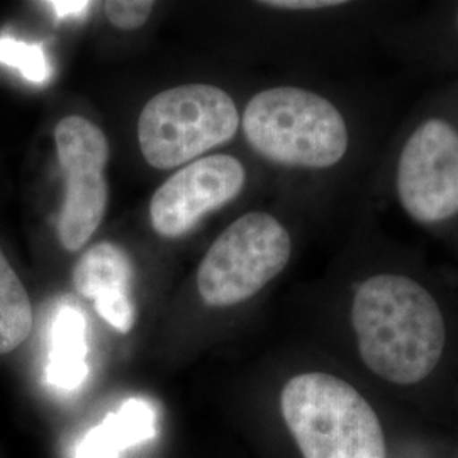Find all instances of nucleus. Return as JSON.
<instances>
[{"label":"nucleus","instance_id":"423d86ee","mask_svg":"<svg viewBox=\"0 0 458 458\" xmlns=\"http://www.w3.org/2000/svg\"><path fill=\"white\" fill-rule=\"evenodd\" d=\"M55 141L66 183L56 231L66 251H79L98 231L107 208L109 143L104 131L82 115L64 117Z\"/></svg>","mask_w":458,"mask_h":458},{"label":"nucleus","instance_id":"ddd939ff","mask_svg":"<svg viewBox=\"0 0 458 458\" xmlns=\"http://www.w3.org/2000/svg\"><path fill=\"white\" fill-rule=\"evenodd\" d=\"M0 62L5 65L14 66L31 82L45 83L48 81V62L39 47H31L9 36H2Z\"/></svg>","mask_w":458,"mask_h":458},{"label":"nucleus","instance_id":"6e6552de","mask_svg":"<svg viewBox=\"0 0 458 458\" xmlns=\"http://www.w3.org/2000/svg\"><path fill=\"white\" fill-rule=\"evenodd\" d=\"M245 168L234 157L197 158L175 172L149 202L153 229L165 238H181L206 214L226 206L243 191Z\"/></svg>","mask_w":458,"mask_h":458},{"label":"nucleus","instance_id":"0eeeda50","mask_svg":"<svg viewBox=\"0 0 458 458\" xmlns=\"http://www.w3.org/2000/svg\"><path fill=\"white\" fill-rule=\"evenodd\" d=\"M397 194L411 217L423 225L458 214V131L443 119L420 124L403 148Z\"/></svg>","mask_w":458,"mask_h":458},{"label":"nucleus","instance_id":"f8f14e48","mask_svg":"<svg viewBox=\"0 0 458 458\" xmlns=\"http://www.w3.org/2000/svg\"><path fill=\"white\" fill-rule=\"evenodd\" d=\"M33 329V304L0 250V355L14 352Z\"/></svg>","mask_w":458,"mask_h":458},{"label":"nucleus","instance_id":"7ed1b4c3","mask_svg":"<svg viewBox=\"0 0 458 458\" xmlns=\"http://www.w3.org/2000/svg\"><path fill=\"white\" fill-rule=\"evenodd\" d=\"M251 148L270 162L327 168L348 149L344 115L327 98L297 87H276L251 98L243 114Z\"/></svg>","mask_w":458,"mask_h":458},{"label":"nucleus","instance_id":"f257e3e1","mask_svg":"<svg viewBox=\"0 0 458 458\" xmlns=\"http://www.w3.org/2000/svg\"><path fill=\"white\" fill-rule=\"evenodd\" d=\"M352 323L361 360L384 380L418 384L440 363L442 310L412 278L380 274L365 280L353 297Z\"/></svg>","mask_w":458,"mask_h":458},{"label":"nucleus","instance_id":"4468645a","mask_svg":"<svg viewBox=\"0 0 458 458\" xmlns=\"http://www.w3.org/2000/svg\"><path fill=\"white\" fill-rule=\"evenodd\" d=\"M155 2L151 0H109L104 2V13L117 30H140L151 16Z\"/></svg>","mask_w":458,"mask_h":458},{"label":"nucleus","instance_id":"dca6fc26","mask_svg":"<svg viewBox=\"0 0 458 458\" xmlns=\"http://www.w3.org/2000/svg\"><path fill=\"white\" fill-rule=\"evenodd\" d=\"M49 9L58 17L79 16L87 13L94 2L87 0H55V2H47Z\"/></svg>","mask_w":458,"mask_h":458},{"label":"nucleus","instance_id":"9d476101","mask_svg":"<svg viewBox=\"0 0 458 458\" xmlns=\"http://www.w3.org/2000/svg\"><path fill=\"white\" fill-rule=\"evenodd\" d=\"M155 435L153 406L143 399H130L83 437L77 446V458H117L123 450L151 440Z\"/></svg>","mask_w":458,"mask_h":458},{"label":"nucleus","instance_id":"39448f33","mask_svg":"<svg viewBox=\"0 0 458 458\" xmlns=\"http://www.w3.org/2000/svg\"><path fill=\"white\" fill-rule=\"evenodd\" d=\"M287 229L270 214L236 219L209 248L197 272V289L213 308H229L259 294L291 260Z\"/></svg>","mask_w":458,"mask_h":458},{"label":"nucleus","instance_id":"f03ea898","mask_svg":"<svg viewBox=\"0 0 458 458\" xmlns=\"http://www.w3.org/2000/svg\"><path fill=\"white\" fill-rule=\"evenodd\" d=\"M280 410L304 458H387L376 411L340 377H293L280 394Z\"/></svg>","mask_w":458,"mask_h":458},{"label":"nucleus","instance_id":"1a4fd4ad","mask_svg":"<svg viewBox=\"0 0 458 458\" xmlns=\"http://www.w3.org/2000/svg\"><path fill=\"white\" fill-rule=\"evenodd\" d=\"M131 278L128 253L109 242L89 248L73 268L77 293L92 299L98 316L119 333H130L134 327Z\"/></svg>","mask_w":458,"mask_h":458},{"label":"nucleus","instance_id":"20e7f679","mask_svg":"<svg viewBox=\"0 0 458 458\" xmlns=\"http://www.w3.org/2000/svg\"><path fill=\"white\" fill-rule=\"evenodd\" d=\"M240 126L234 100L223 89L189 83L157 94L138 119L148 165L172 170L231 141Z\"/></svg>","mask_w":458,"mask_h":458},{"label":"nucleus","instance_id":"9b49d317","mask_svg":"<svg viewBox=\"0 0 458 458\" xmlns=\"http://www.w3.org/2000/svg\"><path fill=\"white\" fill-rule=\"evenodd\" d=\"M87 321L79 310L65 308L53 323L51 353L47 376L60 389L72 391L82 386L89 374L87 367Z\"/></svg>","mask_w":458,"mask_h":458},{"label":"nucleus","instance_id":"2eb2a0df","mask_svg":"<svg viewBox=\"0 0 458 458\" xmlns=\"http://www.w3.org/2000/svg\"><path fill=\"white\" fill-rule=\"evenodd\" d=\"M267 7L274 9H287V11H312V9H325V7H336L344 2L340 0H267L260 2Z\"/></svg>","mask_w":458,"mask_h":458}]
</instances>
